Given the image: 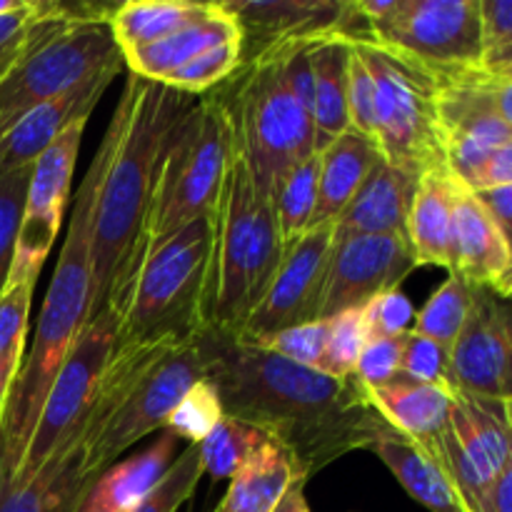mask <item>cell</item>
I'll use <instances>...</instances> for the list:
<instances>
[{
	"label": "cell",
	"instance_id": "57",
	"mask_svg": "<svg viewBox=\"0 0 512 512\" xmlns=\"http://www.w3.org/2000/svg\"><path fill=\"white\" fill-rule=\"evenodd\" d=\"M508 415H510V425H512V400L508 403Z\"/></svg>",
	"mask_w": 512,
	"mask_h": 512
},
{
	"label": "cell",
	"instance_id": "40",
	"mask_svg": "<svg viewBox=\"0 0 512 512\" xmlns=\"http://www.w3.org/2000/svg\"><path fill=\"white\" fill-rule=\"evenodd\" d=\"M30 170H33V165L0 173V295L8 288L15 240H18L20 218H23L25 208V193H28L30 183Z\"/></svg>",
	"mask_w": 512,
	"mask_h": 512
},
{
	"label": "cell",
	"instance_id": "47",
	"mask_svg": "<svg viewBox=\"0 0 512 512\" xmlns=\"http://www.w3.org/2000/svg\"><path fill=\"white\" fill-rule=\"evenodd\" d=\"M35 13H38V3L23 0L20 8L0 15V80L5 78V73L13 68L15 60L23 53L25 38H28Z\"/></svg>",
	"mask_w": 512,
	"mask_h": 512
},
{
	"label": "cell",
	"instance_id": "29",
	"mask_svg": "<svg viewBox=\"0 0 512 512\" xmlns=\"http://www.w3.org/2000/svg\"><path fill=\"white\" fill-rule=\"evenodd\" d=\"M455 178L448 170L423 175L408 210V235L415 263L450 270V230H453Z\"/></svg>",
	"mask_w": 512,
	"mask_h": 512
},
{
	"label": "cell",
	"instance_id": "18",
	"mask_svg": "<svg viewBox=\"0 0 512 512\" xmlns=\"http://www.w3.org/2000/svg\"><path fill=\"white\" fill-rule=\"evenodd\" d=\"M453 390L480 398L512 400V300L475 288L468 320L450 348Z\"/></svg>",
	"mask_w": 512,
	"mask_h": 512
},
{
	"label": "cell",
	"instance_id": "20",
	"mask_svg": "<svg viewBox=\"0 0 512 512\" xmlns=\"http://www.w3.org/2000/svg\"><path fill=\"white\" fill-rule=\"evenodd\" d=\"M123 65V58L105 65L100 73L90 75L88 80L65 90L58 98L45 100L38 108L28 110L5 133H0V173L33 165L73 120L93 113V108L115 80V75L123 70Z\"/></svg>",
	"mask_w": 512,
	"mask_h": 512
},
{
	"label": "cell",
	"instance_id": "33",
	"mask_svg": "<svg viewBox=\"0 0 512 512\" xmlns=\"http://www.w3.org/2000/svg\"><path fill=\"white\" fill-rule=\"evenodd\" d=\"M318 180H320V155H310L303 163L293 165L273 190L275 220H278L280 238L285 248L303 238L313 225L315 205H318Z\"/></svg>",
	"mask_w": 512,
	"mask_h": 512
},
{
	"label": "cell",
	"instance_id": "34",
	"mask_svg": "<svg viewBox=\"0 0 512 512\" xmlns=\"http://www.w3.org/2000/svg\"><path fill=\"white\" fill-rule=\"evenodd\" d=\"M33 290L35 283H23L13 285L0 295V425H3L10 393L25 360Z\"/></svg>",
	"mask_w": 512,
	"mask_h": 512
},
{
	"label": "cell",
	"instance_id": "37",
	"mask_svg": "<svg viewBox=\"0 0 512 512\" xmlns=\"http://www.w3.org/2000/svg\"><path fill=\"white\" fill-rule=\"evenodd\" d=\"M238 68L240 38H235L225 40V43L200 53L198 58H193L190 63L180 65V68L173 70L160 85H168V88L178 90V93L200 98V95L210 93V90L218 88L220 83H225Z\"/></svg>",
	"mask_w": 512,
	"mask_h": 512
},
{
	"label": "cell",
	"instance_id": "56",
	"mask_svg": "<svg viewBox=\"0 0 512 512\" xmlns=\"http://www.w3.org/2000/svg\"><path fill=\"white\" fill-rule=\"evenodd\" d=\"M495 73H498V75H500V78L510 80V83H512V63H510V65H505V68H503V70H495Z\"/></svg>",
	"mask_w": 512,
	"mask_h": 512
},
{
	"label": "cell",
	"instance_id": "21",
	"mask_svg": "<svg viewBox=\"0 0 512 512\" xmlns=\"http://www.w3.org/2000/svg\"><path fill=\"white\" fill-rule=\"evenodd\" d=\"M508 248L498 225L478 195L455 180L453 190V230H450V270L475 288H490L498 293L508 273Z\"/></svg>",
	"mask_w": 512,
	"mask_h": 512
},
{
	"label": "cell",
	"instance_id": "23",
	"mask_svg": "<svg viewBox=\"0 0 512 512\" xmlns=\"http://www.w3.org/2000/svg\"><path fill=\"white\" fill-rule=\"evenodd\" d=\"M415 188L418 178L380 160L343 215L335 220V240L355 235H405Z\"/></svg>",
	"mask_w": 512,
	"mask_h": 512
},
{
	"label": "cell",
	"instance_id": "15",
	"mask_svg": "<svg viewBox=\"0 0 512 512\" xmlns=\"http://www.w3.org/2000/svg\"><path fill=\"white\" fill-rule=\"evenodd\" d=\"M435 73L440 78L438 135L445 168L470 188L485 160L512 138V130L490 103L480 68Z\"/></svg>",
	"mask_w": 512,
	"mask_h": 512
},
{
	"label": "cell",
	"instance_id": "38",
	"mask_svg": "<svg viewBox=\"0 0 512 512\" xmlns=\"http://www.w3.org/2000/svg\"><path fill=\"white\" fill-rule=\"evenodd\" d=\"M223 418L225 413L218 390L208 378H200L175 405L165 430L178 440H188V445H200Z\"/></svg>",
	"mask_w": 512,
	"mask_h": 512
},
{
	"label": "cell",
	"instance_id": "11",
	"mask_svg": "<svg viewBox=\"0 0 512 512\" xmlns=\"http://www.w3.org/2000/svg\"><path fill=\"white\" fill-rule=\"evenodd\" d=\"M115 340L118 323L108 310L88 318L60 365L58 378L40 410L28 453L13 480L33 478L55 453H60L75 435L83 433L100 375L115 350Z\"/></svg>",
	"mask_w": 512,
	"mask_h": 512
},
{
	"label": "cell",
	"instance_id": "54",
	"mask_svg": "<svg viewBox=\"0 0 512 512\" xmlns=\"http://www.w3.org/2000/svg\"><path fill=\"white\" fill-rule=\"evenodd\" d=\"M512 63V43L508 45V48H503L500 53L490 55L488 60L483 63V70H490V73H495V70H503L505 65Z\"/></svg>",
	"mask_w": 512,
	"mask_h": 512
},
{
	"label": "cell",
	"instance_id": "28",
	"mask_svg": "<svg viewBox=\"0 0 512 512\" xmlns=\"http://www.w3.org/2000/svg\"><path fill=\"white\" fill-rule=\"evenodd\" d=\"M235 38H240L235 20L218 3H213V10L203 20L158 40V43L130 50V53L123 55V60L130 68V75H138V78L150 80V83H163L180 65L190 63L205 50Z\"/></svg>",
	"mask_w": 512,
	"mask_h": 512
},
{
	"label": "cell",
	"instance_id": "26",
	"mask_svg": "<svg viewBox=\"0 0 512 512\" xmlns=\"http://www.w3.org/2000/svg\"><path fill=\"white\" fill-rule=\"evenodd\" d=\"M320 155V180H318V205H315L313 225H335L343 215L350 200L355 198L375 165L383 160L375 140L348 130L338 140L328 145Z\"/></svg>",
	"mask_w": 512,
	"mask_h": 512
},
{
	"label": "cell",
	"instance_id": "30",
	"mask_svg": "<svg viewBox=\"0 0 512 512\" xmlns=\"http://www.w3.org/2000/svg\"><path fill=\"white\" fill-rule=\"evenodd\" d=\"M375 455L395 475L405 493L430 512H465L443 465L415 440L390 430L373 445Z\"/></svg>",
	"mask_w": 512,
	"mask_h": 512
},
{
	"label": "cell",
	"instance_id": "1",
	"mask_svg": "<svg viewBox=\"0 0 512 512\" xmlns=\"http://www.w3.org/2000/svg\"><path fill=\"white\" fill-rule=\"evenodd\" d=\"M198 343L223 413L278 443L305 483L393 430L355 375L333 378L213 328Z\"/></svg>",
	"mask_w": 512,
	"mask_h": 512
},
{
	"label": "cell",
	"instance_id": "31",
	"mask_svg": "<svg viewBox=\"0 0 512 512\" xmlns=\"http://www.w3.org/2000/svg\"><path fill=\"white\" fill-rule=\"evenodd\" d=\"M295 483H305L295 460L278 443L265 440L230 480L228 493L215 512H273Z\"/></svg>",
	"mask_w": 512,
	"mask_h": 512
},
{
	"label": "cell",
	"instance_id": "51",
	"mask_svg": "<svg viewBox=\"0 0 512 512\" xmlns=\"http://www.w3.org/2000/svg\"><path fill=\"white\" fill-rule=\"evenodd\" d=\"M480 80H483L485 90H488L493 108L498 110L500 118H503L505 125L512 130V83L500 78L498 73H490V70L483 68H480Z\"/></svg>",
	"mask_w": 512,
	"mask_h": 512
},
{
	"label": "cell",
	"instance_id": "53",
	"mask_svg": "<svg viewBox=\"0 0 512 512\" xmlns=\"http://www.w3.org/2000/svg\"><path fill=\"white\" fill-rule=\"evenodd\" d=\"M273 512H313L308 505V498H305V483H295L283 495V500L275 505Z\"/></svg>",
	"mask_w": 512,
	"mask_h": 512
},
{
	"label": "cell",
	"instance_id": "4",
	"mask_svg": "<svg viewBox=\"0 0 512 512\" xmlns=\"http://www.w3.org/2000/svg\"><path fill=\"white\" fill-rule=\"evenodd\" d=\"M200 378L205 358L198 340L115 345L85 420V470L98 478L125 450L165 430L175 405Z\"/></svg>",
	"mask_w": 512,
	"mask_h": 512
},
{
	"label": "cell",
	"instance_id": "16",
	"mask_svg": "<svg viewBox=\"0 0 512 512\" xmlns=\"http://www.w3.org/2000/svg\"><path fill=\"white\" fill-rule=\"evenodd\" d=\"M333 245L335 225L308 230L303 238L288 245L273 283L248 318L243 333L235 338L250 345H265L280 330L320 320V300Z\"/></svg>",
	"mask_w": 512,
	"mask_h": 512
},
{
	"label": "cell",
	"instance_id": "41",
	"mask_svg": "<svg viewBox=\"0 0 512 512\" xmlns=\"http://www.w3.org/2000/svg\"><path fill=\"white\" fill-rule=\"evenodd\" d=\"M200 478H203V463H200L198 445H188L168 473L163 475L153 493L143 500L133 512H175L183 503H188L190 495L198 488Z\"/></svg>",
	"mask_w": 512,
	"mask_h": 512
},
{
	"label": "cell",
	"instance_id": "5",
	"mask_svg": "<svg viewBox=\"0 0 512 512\" xmlns=\"http://www.w3.org/2000/svg\"><path fill=\"white\" fill-rule=\"evenodd\" d=\"M283 255L273 198L255 185L243 158L233 150L215 208L210 328L228 335L243 333Z\"/></svg>",
	"mask_w": 512,
	"mask_h": 512
},
{
	"label": "cell",
	"instance_id": "10",
	"mask_svg": "<svg viewBox=\"0 0 512 512\" xmlns=\"http://www.w3.org/2000/svg\"><path fill=\"white\" fill-rule=\"evenodd\" d=\"M378 90V143L388 165L423 178L445 168L438 135L440 78L430 65L368 33L348 35Z\"/></svg>",
	"mask_w": 512,
	"mask_h": 512
},
{
	"label": "cell",
	"instance_id": "22",
	"mask_svg": "<svg viewBox=\"0 0 512 512\" xmlns=\"http://www.w3.org/2000/svg\"><path fill=\"white\" fill-rule=\"evenodd\" d=\"M83 433L55 453L33 478L0 485V512H78L93 475L85 470Z\"/></svg>",
	"mask_w": 512,
	"mask_h": 512
},
{
	"label": "cell",
	"instance_id": "2",
	"mask_svg": "<svg viewBox=\"0 0 512 512\" xmlns=\"http://www.w3.org/2000/svg\"><path fill=\"white\" fill-rule=\"evenodd\" d=\"M123 125L98 188L93 225V308L118 323L143 265V238L155 173L173 125L195 105L193 95L128 75L120 93Z\"/></svg>",
	"mask_w": 512,
	"mask_h": 512
},
{
	"label": "cell",
	"instance_id": "49",
	"mask_svg": "<svg viewBox=\"0 0 512 512\" xmlns=\"http://www.w3.org/2000/svg\"><path fill=\"white\" fill-rule=\"evenodd\" d=\"M475 195H478V200L483 203V208L490 213L493 223L498 225L500 235H503L505 248H508L510 265H508V273H505L503 283H500L498 295H503V298H512V185H508V188L478 190Z\"/></svg>",
	"mask_w": 512,
	"mask_h": 512
},
{
	"label": "cell",
	"instance_id": "46",
	"mask_svg": "<svg viewBox=\"0 0 512 512\" xmlns=\"http://www.w3.org/2000/svg\"><path fill=\"white\" fill-rule=\"evenodd\" d=\"M403 343L405 335H398V338H370L358 360L355 378L365 388L385 385L398 378L400 365H403Z\"/></svg>",
	"mask_w": 512,
	"mask_h": 512
},
{
	"label": "cell",
	"instance_id": "12",
	"mask_svg": "<svg viewBox=\"0 0 512 512\" xmlns=\"http://www.w3.org/2000/svg\"><path fill=\"white\" fill-rule=\"evenodd\" d=\"M425 450L443 465L465 512H483L512 455L508 403L453 390L448 428Z\"/></svg>",
	"mask_w": 512,
	"mask_h": 512
},
{
	"label": "cell",
	"instance_id": "43",
	"mask_svg": "<svg viewBox=\"0 0 512 512\" xmlns=\"http://www.w3.org/2000/svg\"><path fill=\"white\" fill-rule=\"evenodd\" d=\"M328 333L330 320H310V323L280 330L260 348H268L270 353L303 365V368L320 370L325 360V348H328Z\"/></svg>",
	"mask_w": 512,
	"mask_h": 512
},
{
	"label": "cell",
	"instance_id": "8",
	"mask_svg": "<svg viewBox=\"0 0 512 512\" xmlns=\"http://www.w3.org/2000/svg\"><path fill=\"white\" fill-rule=\"evenodd\" d=\"M210 93L228 120L233 150L265 195L293 165L315 155L313 118L285 88L275 55L240 65Z\"/></svg>",
	"mask_w": 512,
	"mask_h": 512
},
{
	"label": "cell",
	"instance_id": "9",
	"mask_svg": "<svg viewBox=\"0 0 512 512\" xmlns=\"http://www.w3.org/2000/svg\"><path fill=\"white\" fill-rule=\"evenodd\" d=\"M230 158L233 138L223 108L213 93L200 95L165 138L145 225L143 263L158 245L213 213Z\"/></svg>",
	"mask_w": 512,
	"mask_h": 512
},
{
	"label": "cell",
	"instance_id": "32",
	"mask_svg": "<svg viewBox=\"0 0 512 512\" xmlns=\"http://www.w3.org/2000/svg\"><path fill=\"white\" fill-rule=\"evenodd\" d=\"M213 10V3H188V0H128L113 5L108 15L110 33L120 55L145 48L168 38L188 25L198 23Z\"/></svg>",
	"mask_w": 512,
	"mask_h": 512
},
{
	"label": "cell",
	"instance_id": "55",
	"mask_svg": "<svg viewBox=\"0 0 512 512\" xmlns=\"http://www.w3.org/2000/svg\"><path fill=\"white\" fill-rule=\"evenodd\" d=\"M20 5H23V0H0V15L10 13V10L20 8Z\"/></svg>",
	"mask_w": 512,
	"mask_h": 512
},
{
	"label": "cell",
	"instance_id": "17",
	"mask_svg": "<svg viewBox=\"0 0 512 512\" xmlns=\"http://www.w3.org/2000/svg\"><path fill=\"white\" fill-rule=\"evenodd\" d=\"M240 30V65L258 63L275 50L323 35H350L358 13L345 0H223L218 3Z\"/></svg>",
	"mask_w": 512,
	"mask_h": 512
},
{
	"label": "cell",
	"instance_id": "27",
	"mask_svg": "<svg viewBox=\"0 0 512 512\" xmlns=\"http://www.w3.org/2000/svg\"><path fill=\"white\" fill-rule=\"evenodd\" d=\"M348 35L333 33L313 40V138L315 153L350 130L348 118Z\"/></svg>",
	"mask_w": 512,
	"mask_h": 512
},
{
	"label": "cell",
	"instance_id": "24",
	"mask_svg": "<svg viewBox=\"0 0 512 512\" xmlns=\"http://www.w3.org/2000/svg\"><path fill=\"white\" fill-rule=\"evenodd\" d=\"M178 453V438L160 430L158 440L138 455L105 468L90 483L78 512H133L163 480Z\"/></svg>",
	"mask_w": 512,
	"mask_h": 512
},
{
	"label": "cell",
	"instance_id": "45",
	"mask_svg": "<svg viewBox=\"0 0 512 512\" xmlns=\"http://www.w3.org/2000/svg\"><path fill=\"white\" fill-rule=\"evenodd\" d=\"M368 338H398L413 330L415 308L403 290H388L363 308Z\"/></svg>",
	"mask_w": 512,
	"mask_h": 512
},
{
	"label": "cell",
	"instance_id": "19",
	"mask_svg": "<svg viewBox=\"0 0 512 512\" xmlns=\"http://www.w3.org/2000/svg\"><path fill=\"white\" fill-rule=\"evenodd\" d=\"M415 268L418 263L403 233L335 240L320 300V320L335 318L343 310L365 308L375 295L398 290Z\"/></svg>",
	"mask_w": 512,
	"mask_h": 512
},
{
	"label": "cell",
	"instance_id": "42",
	"mask_svg": "<svg viewBox=\"0 0 512 512\" xmlns=\"http://www.w3.org/2000/svg\"><path fill=\"white\" fill-rule=\"evenodd\" d=\"M348 118L350 130L370 140L378 138V90H375L373 73L353 40L348 53Z\"/></svg>",
	"mask_w": 512,
	"mask_h": 512
},
{
	"label": "cell",
	"instance_id": "25",
	"mask_svg": "<svg viewBox=\"0 0 512 512\" xmlns=\"http://www.w3.org/2000/svg\"><path fill=\"white\" fill-rule=\"evenodd\" d=\"M368 398L395 433L415 440L423 448L445 433L453 413V388L415 383L403 375L368 388Z\"/></svg>",
	"mask_w": 512,
	"mask_h": 512
},
{
	"label": "cell",
	"instance_id": "7",
	"mask_svg": "<svg viewBox=\"0 0 512 512\" xmlns=\"http://www.w3.org/2000/svg\"><path fill=\"white\" fill-rule=\"evenodd\" d=\"M113 5L38 3L23 53L0 80V133L45 100L63 95L120 60L110 33Z\"/></svg>",
	"mask_w": 512,
	"mask_h": 512
},
{
	"label": "cell",
	"instance_id": "39",
	"mask_svg": "<svg viewBox=\"0 0 512 512\" xmlns=\"http://www.w3.org/2000/svg\"><path fill=\"white\" fill-rule=\"evenodd\" d=\"M368 340L370 338L368 328H365L363 308L343 310L335 318H330L328 348H325V360L320 365V373L333 375V378H353Z\"/></svg>",
	"mask_w": 512,
	"mask_h": 512
},
{
	"label": "cell",
	"instance_id": "13",
	"mask_svg": "<svg viewBox=\"0 0 512 512\" xmlns=\"http://www.w3.org/2000/svg\"><path fill=\"white\" fill-rule=\"evenodd\" d=\"M365 33L433 70L483 68L480 0H398L393 13Z\"/></svg>",
	"mask_w": 512,
	"mask_h": 512
},
{
	"label": "cell",
	"instance_id": "44",
	"mask_svg": "<svg viewBox=\"0 0 512 512\" xmlns=\"http://www.w3.org/2000/svg\"><path fill=\"white\" fill-rule=\"evenodd\" d=\"M400 375L423 385H445V388H453L450 385V350L435 343V340L425 338V335L408 330L403 343Z\"/></svg>",
	"mask_w": 512,
	"mask_h": 512
},
{
	"label": "cell",
	"instance_id": "6",
	"mask_svg": "<svg viewBox=\"0 0 512 512\" xmlns=\"http://www.w3.org/2000/svg\"><path fill=\"white\" fill-rule=\"evenodd\" d=\"M213 250L215 210L158 245L130 288L115 345L198 340L210 328Z\"/></svg>",
	"mask_w": 512,
	"mask_h": 512
},
{
	"label": "cell",
	"instance_id": "36",
	"mask_svg": "<svg viewBox=\"0 0 512 512\" xmlns=\"http://www.w3.org/2000/svg\"><path fill=\"white\" fill-rule=\"evenodd\" d=\"M265 440L268 438L260 430L225 415L213 433L198 445L203 473L213 475L215 480H233Z\"/></svg>",
	"mask_w": 512,
	"mask_h": 512
},
{
	"label": "cell",
	"instance_id": "50",
	"mask_svg": "<svg viewBox=\"0 0 512 512\" xmlns=\"http://www.w3.org/2000/svg\"><path fill=\"white\" fill-rule=\"evenodd\" d=\"M508 185H512V138L508 143L500 145V148L485 160V165L480 168V173L475 175L470 190L478 193V190L508 188Z\"/></svg>",
	"mask_w": 512,
	"mask_h": 512
},
{
	"label": "cell",
	"instance_id": "35",
	"mask_svg": "<svg viewBox=\"0 0 512 512\" xmlns=\"http://www.w3.org/2000/svg\"><path fill=\"white\" fill-rule=\"evenodd\" d=\"M475 285L465 283L460 275L448 273V280L430 295L428 303L420 313H415L413 333L435 340L443 348H453L468 320L470 305H473Z\"/></svg>",
	"mask_w": 512,
	"mask_h": 512
},
{
	"label": "cell",
	"instance_id": "52",
	"mask_svg": "<svg viewBox=\"0 0 512 512\" xmlns=\"http://www.w3.org/2000/svg\"><path fill=\"white\" fill-rule=\"evenodd\" d=\"M483 512H512V455L508 468L495 480L493 490H490L488 500H485Z\"/></svg>",
	"mask_w": 512,
	"mask_h": 512
},
{
	"label": "cell",
	"instance_id": "48",
	"mask_svg": "<svg viewBox=\"0 0 512 512\" xmlns=\"http://www.w3.org/2000/svg\"><path fill=\"white\" fill-rule=\"evenodd\" d=\"M483 63L512 43V0H480Z\"/></svg>",
	"mask_w": 512,
	"mask_h": 512
},
{
	"label": "cell",
	"instance_id": "58",
	"mask_svg": "<svg viewBox=\"0 0 512 512\" xmlns=\"http://www.w3.org/2000/svg\"><path fill=\"white\" fill-rule=\"evenodd\" d=\"M510 300H512V298H510Z\"/></svg>",
	"mask_w": 512,
	"mask_h": 512
},
{
	"label": "cell",
	"instance_id": "3",
	"mask_svg": "<svg viewBox=\"0 0 512 512\" xmlns=\"http://www.w3.org/2000/svg\"><path fill=\"white\" fill-rule=\"evenodd\" d=\"M123 100H118L103 140L90 160L85 178L75 190L73 215L60 248L58 265L48 285L35 325L33 348L25 355L23 368L10 393L0 425V485L13 480L28 453L30 438L38 425L40 410L53 388L58 370L75 343L93 308V225L98 188L105 165L123 125Z\"/></svg>",
	"mask_w": 512,
	"mask_h": 512
},
{
	"label": "cell",
	"instance_id": "14",
	"mask_svg": "<svg viewBox=\"0 0 512 512\" xmlns=\"http://www.w3.org/2000/svg\"><path fill=\"white\" fill-rule=\"evenodd\" d=\"M88 118L90 115H83V118L73 120L33 163L8 288L38 283V275L53 250L58 230L63 225L65 208L70 203L73 170L78 163L80 140H83Z\"/></svg>",
	"mask_w": 512,
	"mask_h": 512
}]
</instances>
